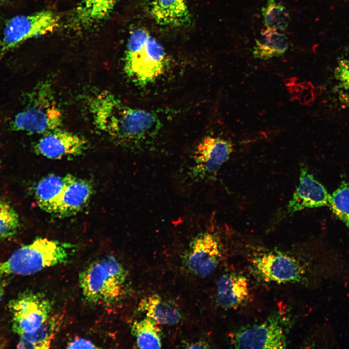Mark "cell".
<instances>
[{
  "instance_id": "30bf717a",
  "label": "cell",
  "mask_w": 349,
  "mask_h": 349,
  "mask_svg": "<svg viewBox=\"0 0 349 349\" xmlns=\"http://www.w3.org/2000/svg\"><path fill=\"white\" fill-rule=\"evenodd\" d=\"M253 263L257 274L266 282H298L304 273L295 259L280 253L264 254L255 257Z\"/></svg>"
},
{
  "instance_id": "9a60e30c",
  "label": "cell",
  "mask_w": 349,
  "mask_h": 349,
  "mask_svg": "<svg viewBox=\"0 0 349 349\" xmlns=\"http://www.w3.org/2000/svg\"><path fill=\"white\" fill-rule=\"evenodd\" d=\"M93 190L89 181L69 174L53 214L65 217L77 214L89 201Z\"/></svg>"
},
{
  "instance_id": "8fae6325",
  "label": "cell",
  "mask_w": 349,
  "mask_h": 349,
  "mask_svg": "<svg viewBox=\"0 0 349 349\" xmlns=\"http://www.w3.org/2000/svg\"><path fill=\"white\" fill-rule=\"evenodd\" d=\"M221 256L217 236L208 231L201 232L190 243L187 254V266L194 274L206 277L216 270Z\"/></svg>"
},
{
  "instance_id": "d4e9b609",
  "label": "cell",
  "mask_w": 349,
  "mask_h": 349,
  "mask_svg": "<svg viewBox=\"0 0 349 349\" xmlns=\"http://www.w3.org/2000/svg\"><path fill=\"white\" fill-rule=\"evenodd\" d=\"M19 226V217L15 209L7 202L0 199V239L14 236Z\"/></svg>"
},
{
  "instance_id": "f1b7e54d",
  "label": "cell",
  "mask_w": 349,
  "mask_h": 349,
  "mask_svg": "<svg viewBox=\"0 0 349 349\" xmlns=\"http://www.w3.org/2000/svg\"><path fill=\"white\" fill-rule=\"evenodd\" d=\"M8 0H0V3H4V2L8 1Z\"/></svg>"
},
{
  "instance_id": "484cf974",
  "label": "cell",
  "mask_w": 349,
  "mask_h": 349,
  "mask_svg": "<svg viewBox=\"0 0 349 349\" xmlns=\"http://www.w3.org/2000/svg\"><path fill=\"white\" fill-rule=\"evenodd\" d=\"M334 76L340 87L349 90V58L342 59L338 62Z\"/></svg>"
},
{
  "instance_id": "4fadbf2b",
  "label": "cell",
  "mask_w": 349,
  "mask_h": 349,
  "mask_svg": "<svg viewBox=\"0 0 349 349\" xmlns=\"http://www.w3.org/2000/svg\"><path fill=\"white\" fill-rule=\"evenodd\" d=\"M330 195L307 167L301 166L299 183L287 205V213L291 215L306 208L329 206Z\"/></svg>"
},
{
  "instance_id": "7a4b0ae2",
  "label": "cell",
  "mask_w": 349,
  "mask_h": 349,
  "mask_svg": "<svg viewBox=\"0 0 349 349\" xmlns=\"http://www.w3.org/2000/svg\"><path fill=\"white\" fill-rule=\"evenodd\" d=\"M168 63L165 50L145 29L133 30L128 37L124 61L127 76L144 87L164 73Z\"/></svg>"
},
{
  "instance_id": "5b68a950",
  "label": "cell",
  "mask_w": 349,
  "mask_h": 349,
  "mask_svg": "<svg viewBox=\"0 0 349 349\" xmlns=\"http://www.w3.org/2000/svg\"><path fill=\"white\" fill-rule=\"evenodd\" d=\"M70 247L69 244L48 238L36 239L0 262V276L32 275L45 268L65 263Z\"/></svg>"
},
{
  "instance_id": "4316f807",
  "label": "cell",
  "mask_w": 349,
  "mask_h": 349,
  "mask_svg": "<svg viewBox=\"0 0 349 349\" xmlns=\"http://www.w3.org/2000/svg\"><path fill=\"white\" fill-rule=\"evenodd\" d=\"M67 348L95 349L96 347L89 340L83 338H77L70 342Z\"/></svg>"
},
{
  "instance_id": "9c48e42d",
  "label": "cell",
  "mask_w": 349,
  "mask_h": 349,
  "mask_svg": "<svg viewBox=\"0 0 349 349\" xmlns=\"http://www.w3.org/2000/svg\"><path fill=\"white\" fill-rule=\"evenodd\" d=\"M233 149V144L229 140L209 136L204 137L194 152L192 174L200 179L213 178L228 160Z\"/></svg>"
},
{
  "instance_id": "cb8c5ba5",
  "label": "cell",
  "mask_w": 349,
  "mask_h": 349,
  "mask_svg": "<svg viewBox=\"0 0 349 349\" xmlns=\"http://www.w3.org/2000/svg\"><path fill=\"white\" fill-rule=\"evenodd\" d=\"M329 206L334 215L349 229V185L342 181L330 195Z\"/></svg>"
},
{
  "instance_id": "3957f363",
  "label": "cell",
  "mask_w": 349,
  "mask_h": 349,
  "mask_svg": "<svg viewBox=\"0 0 349 349\" xmlns=\"http://www.w3.org/2000/svg\"><path fill=\"white\" fill-rule=\"evenodd\" d=\"M24 101L23 107L10 122L12 130L43 135L61 127L62 112L48 83L35 86Z\"/></svg>"
},
{
  "instance_id": "2e32d148",
  "label": "cell",
  "mask_w": 349,
  "mask_h": 349,
  "mask_svg": "<svg viewBox=\"0 0 349 349\" xmlns=\"http://www.w3.org/2000/svg\"><path fill=\"white\" fill-rule=\"evenodd\" d=\"M118 0H81L70 16L69 24L74 29H88L107 18Z\"/></svg>"
},
{
  "instance_id": "7402d4cb",
  "label": "cell",
  "mask_w": 349,
  "mask_h": 349,
  "mask_svg": "<svg viewBox=\"0 0 349 349\" xmlns=\"http://www.w3.org/2000/svg\"><path fill=\"white\" fill-rule=\"evenodd\" d=\"M159 325L154 320L147 317L132 323L131 333L136 337L137 345L139 348H161L160 331Z\"/></svg>"
},
{
  "instance_id": "e0dca14e",
  "label": "cell",
  "mask_w": 349,
  "mask_h": 349,
  "mask_svg": "<svg viewBox=\"0 0 349 349\" xmlns=\"http://www.w3.org/2000/svg\"><path fill=\"white\" fill-rule=\"evenodd\" d=\"M248 294V283L243 275L236 273H226L217 281V302L223 308H237L246 301Z\"/></svg>"
},
{
  "instance_id": "d6986e66",
  "label": "cell",
  "mask_w": 349,
  "mask_h": 349,
  "mask_svg": "<svg viewBox=\"0 0 349 349\" xmlns=\"http://www.w3.org/2000/svg\"><path fill=\"white\" fill-rule=\"evenodd\" d=\"M139 309L159 324L174 325L180 320L178 309L157 295H152L142 300Z\"/></svg>"
},
{
  "instance_id": "52a82bcc",
  "label": "cell",
  "mask_w": 349,
  "mask_h": 349,
  "mask_svg": "<svg viewBox=\"0 0 349 349\" xmlns=\"http://www.w3.org/2000/svg\"><path fill=\"white\" fill-rule=\"evenodd\" d=\"M13 314L12 329L19 335L37 330L50 317V301L43 295L25 292L9 303Z\"/></svg>"
},
{
  "instance_id": "603a6c76",
  "label": "cell",
  "mask_w": 349,
  "mask_h": 349,
  "mask_svg": "<svg viewBox=\"0 0 349 349\" xmlns=\"http://www.w3.org/2000/svg\"><path fill=\"white\" fill-rule=\"evenodd\" d=\"M264 26L269 30L284 31L290 20L289 13L286 7L276 0H268L261 8Z\"/></svg>"
},
{
  "instance_id": "277c9868",
  "label": "cell",
  "mask_w": 349,
  "mask_h": 349,
  "mask_svg": "<svg viewBox=\"0 0 349 349\" xmlns=\"http://www.w3.org/2000/svg\"><path fill=\"white\" fill-rule=\"evenodd\" d=\"M126 272L114 256L107 255L92 262L79 275L82 294L92 304H112L122 294Z\"/></svg>"
},
{
  "instance_id": "ac0fdd59",
  "label": "cell",
  "mask_w": 349,
  "mask_h": 349,
  "mask_svg": "<svg viewBox=\"0 0 349 349\" xmlns=\"http://www.w3.org/2000/svg\"><path fill=\"white\" fill-rule=\"evenodd\" d=\"M68 175L50 174L37 183L34 188V197L41 209L53 214L67 183Z\"/></svg>"
},
{
  "instance_id": "6da1fadb",
  "label": "cell",
  "mask_w": 349,
  "mask_h": 349,
  "mask_svg": "<svg viewBox=\"0 0 349 349\" xmlns=\"http://www.w3.org/2000/svg\"><path fill=\"white\" fill-rule=\"evenodd\" d=\"M88 106L96 128L120 144L140 146L154 140L162 127L155 112L126 105L109 92L92 95Z\"/></svg>"
},
{
  "instance_id": "44dd1931",
  "label": "cell",
  "mask_w": 349,
  "mask_h": 349,
  "mask_svg": "<svg viewBox=\"0 0 349 349\" xmlns=\"http://www.w3.org/2000/svg\"><path fill=\"white\" fill-rule=\"evenodd\" d=\"M58 323L56 318L49 317L35 331L21 335L17 347L20 349L49 348L58 326Z\"/></svg>"
},
{
  "instance_id": "83f0119b",
  "label": "cell",
  "mask_w": 349,
  "mask_h": 349,
  "mask_svg": "<svg viewBox=\"0 0 349 349\" xmlns=\"http://www.w3.org/2000/svg\"><path fill=\"white\" fill-rule=\"evenodd\" d=\"M7 283V282L5 281L0 282V302L2 300L4 294Z\"/></svg>"
},
{
  "instance_id": "7c38bea8",
  "label": "cell",
  "mask_w": 349,
  "mask_h": 349,
  "mask_svg": "<svg viewBox=\"0 0 349 349\" xmlns=\"http://www.w3.org/2000/svg\"><path fill=\"white\" fill-rule=\"evenodd\" d=\"M61 128L43 134L34 146V151L49 159H60L80 155L87 149L85 138Z\"/></svg>"
},
{
  "instance_id": "ffe728a7",
  "label": "cell",
  "mask_w": 349,
  "mask_h": 349,
  "mask_svg": "<svg viewBox=\"0 0 349 349\" xmlns=\"http://www.w3.org/2000/svg\"><path fill=\"white\" fill-rule=\"evenodd\" d=\"M289 40L284 33L266 29L260 32L259 39L255 40L252 53L254 58L268 60L283 55L289 47Z\"/></svg>"
},
{
  "instance_id": "ba28073f",
  "label": "cell",
  "mask_w": 349,
  "mask_h": 349,
  "mask_svg": "<svg viewBox=\"0 0 349 349\" xmlns=\"http://www.w3.org/2000/svg\"><path fill=\"white\" fill-rule=\"evenodd\" d=\"M231 342L237 349H283L287 345L285 331L276 317L238 330L232 334Z\"/></svg>"
},
{
  "instance_id": "8992f818",
  "label": "cell",
  "mask_w": 349,
  "mask_h": 349,
  "mask_svg": "<svg viewBox=\"0 0 349 349\" xmlns=\"http://www.w3.org/2000/svg\"><path fill=\"white\" fill-rule=\"evenodd\" d=\"M59 25V16L50 10L11 18L5 25L0 41V59L24 41L51 32Z\"/></svg>"
},
{
  "instance_id": "5bb4252c",
  "label": "cell",
  "mask_w": 349,
  "mask_h": 349,
  "mask_svg": "<svg viewBox=\"0 0 349 349\" xmlns=\"http://www.w3.org/2000/svg\"><path fill=\"white\" fill-rule=\"evenodd\" d=\"M144 4L147 13L159 25L181 27L191 22L187 0H145Z\"/></svg>"
}]
</instances>
